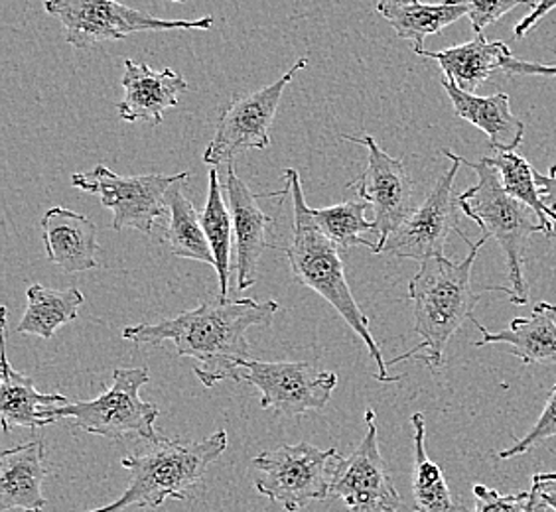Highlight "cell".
Wrapping results in <instances>:
<instances>
[{"instance_id": "obj_1", "label": "cell", "mask_w": 556, "mask_h": 512, "mask_svg": "<svg viewBox=\"0 0 556 512\" xmlns=\"http://www.w3.org/2000/svg\"><path fill=\"white\" fill-rule=\"evenodd\" d=\"M277 311L273 299H227L217 294L170 320L125 328L123 337L150 345L174 343L180 357L195 359L193 373L205 388H212L227 379H241V367L251 359L247 331L273 323Z\"/></svg>"}, {"instance_id": "obj_2", "label": "cell", "mask_w": 556, "mask_h": 512, "mask_svg": "<svg viewBox=\"0 0 556 512\" xmlns=\"http://www.w3.org/2000/svg\"><path fill=\"white\" fill-rule=\"evenodd\" d=\"M458 235L470 245V253L462 263H452L446 256H432L422 260L417 274L410 278L408 298L413 302L415 333L422 342L405 355L393 357L389 364L418 357L432 371H439L446 361L444 353L450 340L464 321L476 318L473 308L480 302V294L471 289V268L490 236L483 235L478 243H471L462 231Z\"/></svg>"}, {"instance_id": "obj_3", "label": "cell", "mask_w": 556, "mask_h": 512, "mask_svg": "<svg viewBox=\"0 0 556 512\" xmlns=\"http://www.w3.org/2000/svg\"><path fill=\"white\" fill-rule=\"evenodd\" d=\"M287 193L292 200V239L290 245L285 246V255L289 258L292 274L302 286H308L316 294H320L333 310L342 316L343 321L352 328L359 340H364L369 355L377 363L375 379L381 383H395L399 376L387 373L389 364L383 361L379 345L369 331V320L359 304L353 298L350 284L345 280L343 268V253L332 239L321 233L320 227L312 217V207H308L299 171L285 170Z\"/></svg>"}, {"instance_id": "obj_4", "label": "cell", "mask_w": 556, "mask_h": 512, "mask_svg": "<svg viewBox=\"0 0 556 512\" xmlns=\"http://www.w3.org/2000/svg\"><path fill=\"white\" fill-rule=\"evenodd\" d=\"M227 432H215L202 441L162 436L147 451L121 459L129 471V485L117 501L87 512H125L130 507L159 509L166 499L186 501L193 487L204 481L205 471L224 456Z\"/></svg>"}, {"instance_id": "obj_5", "label": "cell", "mask_w": 556, "mask_h": 512, "mask_svg": "<svg viewBox=\"0 0 556 512\" xmlns=\"http://www.w3.org/2000/svg\"><path fill=\"white\" fill-rule=\"evenodd\" d=\"M462 166H470L478 176V183L458 195L462 214L480 225L483 235L495 239L502 246L511 289L505 290L515 306L529 302V286L523 277V253L529 236L543 233V225L535 212L517 202L503 190L500 171L488 162H468L462 158Z\"/></svg>"}, {"instance_id": "obj_6", "label": "cell", "mask_w": 556, "mask_h": 512, "mask_svg": "<svg viewBox=\"0 0 556 512\" xmlns=\"http://www.w3.org/2000/svg\"><path fill=\"white\" fill-rule=\"evenodd\" d=\"M343 459L338 449L306 441L268 449L251 461L257 473L255 489L285 511L300 512L311 502L330 499Z\"/></svg>"}, {"instance_id": "obj_7", "label": "cell", "mask_w": 556, "mask_h": 512, "mask_svg": "<svg viewBox=\"0 0 556 512\" xmlns=\"http://www.w3.org/2000/svg\"><path fill=\"white\" fill-rule=\"evenodd\" d=\"M147 367L117 369L113 373V384L93 400H75L64 406L46 408L43 414L52 422L60 418H72L75 427L87 434L108 439H125L139 436L149 441H159L156 418L161 417L159 406L144 402L140 388L149 383Z\"/></svg>"}, {"instance_id": "obj_8", "label": "cell", "mask_w": 556, "mask_h": 512, "mask_svg": "<svg viewBox=\"0 0 556 512\" xmlns=\"http://www.w3.org/2000/svg\"><path fill=\"white\" fill-rule=\"evenodd\" d=\"M43 9L64 24L65 42L79 50L125 40L135 33L210 30L214 26V16L200 21H166L117 0H46Z\"/></svg>"}, {"instance_id": "obj_9", "label": "cell", "mask_w": 556, "mask_h": 512, "mask_svg": "<svg viewBox=\"0 0 556 512\" xmlns=\"http://www.w3.org/2000/svg\"><path fill=\"white\" fill-rule=\"evenodd\" d=\"M308 67L302 57L275 84L253 93L233 97L219 115L214 139L204 152L207 166L231 164L239 152L249 149L265 150L270 146V127L277 117L278 105L285 89L299 72Z\"/></svg>"}, {"instance_id": "obj_10", "label": "cell", "mask_w": 556, "mask_h": 512, "mask_svg": "<svg viewBox=\"0 0 556 512\" xmlns=\"http://www.w3.org/2000/svg\"><path fill=\"white\" fill-rule=\"evenodd\" d=\"M180 174H144L118 176L105 164H97L91 171H77L72 185L86 193H96L101 203L113 212V229L123 231L132 227L150 235L162 215L168 214L166 193L178 182Z\"/></svg>"}, {"instance_id": "obj_11", "label": "cell", "mask_w": 556, "mask_h": 512, "mask_svg": "<svg viewBox=\"0 0 556 512\" xmlns=\"http://www.w3.org/2000/svg\"><path fill=\"white\" fill-rule=\"evenodd\" d=\"M442 154L452 162L448 170L440 176L439 182L434 183L432 192L428 193L417 212L387 239L379 253L422 263L432 256H444L450 233L460 231V202L454 195V180L462 166L460 156L452 150H442Z\"/></svg>"}, {"instance_id": "obj_12", "label": "cell", "mask_w": 556, "mask_h": 512, "mask_svg": "<svg viewBox=\"0 0 556 512\" xmlns=\"http://www.w3.org/2000/svg\"><path fill=\"white\" fill-rule=\"evenodd\" d=\"M342 139L355 144H364L367 149V168L355 182L350 183V188L359 192L357 197L371 203L375 236H377L371 253L379 255L387 239L417 212L415 182L405 164L389 156L386 150L375 142L374 137L342 135Z\"/></svg>"}, {"instance_id": "obj_13", "label": "cell", "mask_w": 556, "mask_h": 512, "mask_svg": "<svg viewBox=\"0 0 556 512\" xmlns=\"http://www.w3.org/2000/svg\"><path fill=\"white\" fill-rule=\"evenodd\" d=\"M241 383L257 386L261 408L285 417H302L324 410L338 386L332 371H320L311 363L290 361H253L241 367Z\"/></svg>"}, {"instance_id": "obj_14", "label": "cell", "mask_w": 556, "mask_h": 512, "mask_svg": "<svg viewBox=\"0 0 556 512\" xmlns=\"http://www.w3.org/2000/svg\"><path fill=\"white\" fill-rule=\"evenodd\" d=\"M365 424L364 439L343 459L330 499H342L348 512H399L401 495L381 456L377 414L371 408L365 412Z\"/></svg>"}, {"instance_id": "obj_15", "label": "cell", "mask_w": 556, "mask_h": 512, "mask_svg": "<svg viewBox=\"0 0 556 512\" xmlns=\"http://www.w3.org/2000/svg\"><path fill=\"white\" fill-rule=\"evenodd\" d=\"M225 192L229 197L237 246V290L251 289L257 282L258 260L268 246L267 233L273 219L258 207L257 195L237 176L233 162L227 164Z\"/></svg>"}, {"instance_id": "obj_16", "label": "cell", "mask_w": 556, "mask_h": 512, "mask_svg": "<svg viewBox=\"0 0 556 512\" xmlns=\"http://www.w3.org/2000/svg\"><path fill=\"white\" fill-rule=\"evenodd\" d=\"M125 99L117 105L118 117L127 123L147 120L159 127L164 113L178 105V97L188 91V81L174 69L156 72L150 65L125 62Z\"/></svg>"}, {"instance_id": "obj_17", "label": "cell", "mask_w": 556, "mask_h": 512, "mask_svg": "<svg viewBox=\"0 0 556 512\" xmlns=\"http://www.w3.org/2000/svg\"><path fill=\"white\" fill-rule=\"evenodd\" d=\"M0 357H2V371H0V424L2 432L9 434L14 427H38L54 424L46 418L43 410L64 406L70 402L64 395H43L30 376L18 373L12 369L9 355H7V308H2L0 320Z\"/></svg>"}, {"instance_id": "obj_18", "label": "cell", "mask_w": 556, "mask_h": 512, "mask_svg": "<svg viewBox=\"0 0 556 512\" xmlns=\"http://www.w3.org/2000/svg\"><path fill=\"white\" fill-rule=\"evenodd\" d=\"M42 239L48 260L65 274L97 268V227L86 215L52 207L42 217Z\"/></svg>"}, {"instance_id": "obj_19", "label": "cell", "mask_w": 556, "mask_h": 512, "mask_svg": "<svg viewBox=\"0 0 556 512\" xmlns=\"http://www.w3.org/2000/svg\"><path fill=\"white\" fill-rule=\"evenodd\" d=\"M48 475L43 441H28L0 453V511L42 512V483Z\"/></svg>"}, {"instance_id": "obj_20", "label": "cell", "mask_w": 556, "mask_h": 512, "mask_svg": "<svg viewBox=\"0 0 556 512\" xmlns=\"http://www.w3.org/2000/svg\"><path fill=\"white\" fill-rule=\"evenodd\" d=\"M452 107L458 117L480 128L490 139L492 149L497 152H515L523 142L525 123L511 113L509 97L495 93L492 97H478L462 91L448 77H442Z\"/></svg>"}, {"instance_id": "obj_21", "label": "cell", "mask_w": 556, "mask_h": 512, "mask_svg": "<svg viewBox=\"0 0 556 512\" xmlns=\"http://www.w3.org/2000/svg\"><path fill=\"white\" fill-rule=\"evenodd\" d=\"M471 323L482 333L476 347L502 343L525 364H556V308L548 302L536 304L531 318H515L502 331L485 330L476 318Z\"/></svg>"}, {"instance_id": "obj_22", "label": "cell", "mask_w": 556, "mask_h": 512, "mask_svg": "<svg viewBox=\"0 0 556 512\" xmlns=\"http://www.w3.org/2000/svg\"><path fill=\"white\" fill-rule=\"evenodd\" d=\"M417 55L437 60L444 77L452 79L466 93H473L483 81H488L495 72H502V65L511 52L505 42H488L483 34L468 43L446 48L440 52L422 50Z\"/></svg>"}, {"instance_id": "obj_23", "label": "cell", "mask_w": 556, "mask_h": 512, "mask_svg": "<svg viewBox=\"0 0 556 512\" xmlns=\"http://www.w3.org/2000/svg\"><path fill=\"white\" fill-rule=\"evenodd\" d=\"M375 9L395 28L399 38L413 42L415 54L425 50L422 43L427 36L439 34L466 16V9L456 0H446L442 4H427L422 0H393Z\"/></svg>"}, {"instance_id": "obj_24", "label": "cell", "mask_w": 556, "mask_h": 512, "mask_svg": "<svg viewBox=\"0 0 556 512\" xmlns=\"http://www.w3.org/2000/svg\"><path fill=\"white\" fill-rule=\"evenodd\" d=\"M188 180H190V174L182 171L178 182L174 183L166 193L170 223L164 233V239L168 241L172 255L205 263L215 268V256L205 239L200 214L195 212L193 203L186 195Z\"/></svg>"}, {"instance_id": "obj_25", "label": "cell", "mask_w": 556, "mask_h": 512, "mask_svg": "<svg viewBox=\"0 0 556 512\" xmlns=\"http://www.w3.org/2000/svg\"><path fill=\"white\" fill-rule=\"evenodd\" d=\"M26 311L16 331L42 340H52L62 325L77 320L79 308L86 302L77 289L54 290L40 284H33L26 292Z\"/></svg>"}, {"instance_id": "obj_26", "label": "cell", "mask_w": 556, "mask_h": 512, "mask_svg": "<svg viewBox=\"0 0 556 512\" xmlns=\"http://www.w3.org/2000/svg\"><path fill=\"white\" fill-rule=\"evenodd\" d=\"M413 444H415V470H413V501L415 512H466L450 491L444 473L427 453V422L417 412L410 418Z\"/></svg>"}, {"instance_id": "obj_27", "label": "cell", "mask_w": 556, "mask_h": 512, "mask_svg": "<svg viewBox=\"0 0 556 512\" xmlns=\"http://www.w3.org/2000/svg\"><path fill=\"white\" fill-rule=\"evenodd\" d=\"M205 239L212 246L215 256V270L219 278V296L227 298L229 294V274H231V233H233V217L231 209L225 205L222 182L217 170L210 171V192L204 212L200 214Z\"/></svg>"}, {"instance_id": "obj_28", "label": "cell", "mask_w": 556, "mask_h": 512, "mask_svg": "<svg viewBox=\"0 0 556 512\" xmlns=\"http://www.w3.org/2000/svg\"><path fill=\"white\" fill-rule=\"evenodd\" d=\"M483 162H488L490 166L500 171L505 192L515 197L517 202L529 205L535 212L539 221L543 225L545 235H555L556 214L546 207L541 197L533 166L517 152H495V156L483 158Z\"/></svg>"}, {"instance_id": "obj_29", "label": "cell", "mask_w": 556, "mask_h": 512, "mask_svg": "<svg viewBox=\"0 0 556 512\" xmlns=\"http://www.w3.org/2000/svg\"><path fill=\"white\" fill-rule=\"evenodd\" d=\"M369 209H371V203L365 202L362 197H355L332 207L312 209V217L320 227L321 233L332 239L343 253H348L353 246H367L369 251H374V243L364 239V233L375 235L374 221L365 217Z\"/></svg>"}, {"instance_id": "obj_30", "label": "cell", "mask_w": 556, "mask_h": 512, "mask_svg": "<svg viewBox=\"0 0 556 512\" xmlns=\"http://www.w3.org/2000/svg\"><path fill=\"white\" fill-rule=\"evenodd\" d=\"M473 499L476 509L471 512H546L548 509L535 489L502 495L485 485H473Z\"/></svg>"}, {"instance_id": "obj_31", "label": "cell", "mask_w": 556, "mask_h": 512, "mask_svg": "<svg viewBox=\"0 0 556 512\" xmlns=\"http://www.w3.org/2000/svg\"><path fill=\"white\" fill-rule=\"evenodd\" d=\"M466 9V16L470 18L473 33L483 34V28L502 21L505 14L515 11L517 7H531L535 9L539 0H456Z\"/></svg>"}, {"instance_id": "obj_32", "label": "cell", "mask_w": 556, "mask_h": 512, "mask_svg": "<svg viewBox=\"0 0 556 512\" xmlns=\"http://www.w3.org/2000/svg\"><path fill=\"white\" fill-rule=\"evenodd\" d=\"M551 438H556V384L548 398H546L545 410L541 412L535 426L531 427L523 438L515 444L514 448L500 451L497 458L511 459L523 456L527 451H531L535 446H539L541 441Z\"/></svg>"}, {"instance_id": "obj_33", "label": "cell", "mask_w": 556, "mask_h": 512, "mask_svg": "<svg viewBox=\"0 0 556 512\" xmlns=\"http://www.w3.org/2000/svg\"><path fill=\"white\" fill-rule=\"evenodd\" d=\"M503 74L511 75H541V77H556V64H536V62H523L509 55L502 65Z\"/></svg>"}, {"instance_id": "obj_34", "label": "cell", "mask_w": 556, "mask_h": 512, "mask_svg": "<svg viewBox=\"0 0 556 512\" xmlns=\"http://www.w3.org/2000/svg\"><path fill=\"white\" fill-rule=\"evenodd\" d=\"M555 9L556 0H539V4H536L535 9L531 11V14H527L525 18L517 22V26H515V38H517V40L525 38L527 34L531 33V30L535 28L539 22L545 18L548 12L555 11Z\"/></svg>"}, {"instance_id": "obj_35", "label": "cell", "mask_w": 556, "mask_h": 512, "mask_svg": "<svg viewBox=\"0 0 556 512\" xmlns=\"http://www.w3.org/2000/svg\"><path fill=\"white\" fill-rule=\"evenodd\" d=\"M535 180L546 207L556 214V164L551 166L548 174L535 171Z\"/></svg>"}, {"instance_id": "obj_36", "label": "cell", "mask_w": 556, "mask_h": 512, "mask_svg": "<svg viewBox=\"0 0 556 512\" xmlns=\"http://www.w3.org/2000/svg\"><path fill=\"white\" fill-rule=\"evenodd\" d=\"M531 489H535L541 501L545 502L551 511L556 512V483H533Z\"/></svg>"}, {"instance_id": "obj_37", "label": "cell", "mask_w": 556, "mask_h": 512, "mask_svg": "<svg viewBox=\"0 0 556 512\" xmlns=\"http://www.w3.org/2000/svg\"><path fill=\"white\" fill-rule=\"evenodd\" d=\"M533 483H556V471H551V473H535V475H533Z\"/></svg>"}, {"instance_id": "obj_38", "label": "cell", "mask_w": 556, "mask_h": 512, "mask_svg": "<svg viewBox=\"0 0 556 512\" xmlns=\"http://www.w3.org/2000/svg\"><path fill=\"white\" fill-rule=\"evenodd\" d=\"M387 2H393V0H375V7H381V4H387Z\"/></svg>"}, {"instance_id": "obj_39", "label": "cell", "mask_w": 556, "mask_h": 512, "mask_svg": "<svg viewBox=\"0 0 556 512\" xmlns=\"http://www.w3.org/2000/svg\"><path fill=\"white\" fill-rule=\"evenodd\" d=\"M172 2H186V0H172Z\"/></svg>"}]
</instances>
